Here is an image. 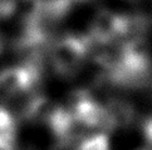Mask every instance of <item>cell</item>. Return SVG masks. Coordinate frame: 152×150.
Wrapping results in <instances>:
<instances>
[{"label": "cell", "instance_id": "cell-3", "mask_svg": "<svg viewBox=\"0 0 152 150\" xmlns=\"http://www.w3.org/2000/svg\"><path fill=\"white\" fill-rule=\"evenodd\" d=\"M25 73L20 70L5 71L0 78V85L7 90H19L25 85Z\"/></svg>", "mask_w": 152, "mask_h": 150}, {"label": "cell", "instance_id": "cell-1", "mask_svg": "<svg viewBox=\"0 0 152 150\" xmlns=\"http://www.w3.org/2000/svg\"><path fill=\"white\" fill-rule=\"evenodd\" d=\"M84 44L79 39H64L54 49L56 65L63 70L75 68L84 55Z\"/></svg>", "mask_w": 152, "mask_h": 150}, {"label": "cell", "instance_id": "cell-4", "mask_svg": "<svg viewBox=\"0 0 152 150\" xmlns=\"http://www.w3.org/2000/svg\"><path fill=\"white\" fill-rule=\"evenodd\" d=\"M79 150H110V143L104 135H96L87 139Z\"/></svg>", "mask_w": 152, "mask_h": 150}, {"label": "cell", "instance_id": "cell-2", "mask_svg": "<svg viewBox=\"0 0 152 150\" xmlns=\"http://www.w3.org/2000/svg\"><path fill=\"white\" fill-rule=\"evenodd\" d=\"M127 21L112 12H101L94 18L93 34L99 40H112L127 30Z\"/></svg>", "mask_w": 152, "mask_h": 150}, {"label": "cell", "instance_id": "cell-5", "mask_svg": "<svg viewBox=\"0 0 152 150\" xmlns=\"http://www.w3.org/2000/svg\"><path fill=\"white\" fill-rule=\"evenodd\" d=\"M143 134H145V138L147 139V141L152 144V118L147 119L143 124Z\"/></svg>", "mask_w": 152, "mask_h": 150}]
</instances>
